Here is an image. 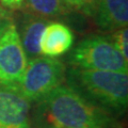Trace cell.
I'll return each instance as SVG.
<instances>
[{"mask_svg": "<svg viewBox=\"0 0 128 128\" xmlns=\"http://www.w3.org/2000/svg\"><path fill=\"white\" fill-rule=\"evenodd\" d=\"M22 9L46 19L62 16L70 10L63 0H25Z\"/></svg>", "mask_w": 128, "mask_h": 128, "instance_id": "10", "label": "cell"}, {"mask_svg": "<svg viewBox=\"0 0 128 128\" xmlns=\"http://www.w3.org/2000/svg\"><path fill=\"white\" fill-rule=\"evenodd\" d=\"M72 67L128 73V60L120 54L109 36L93 35L82 40L68 57Z\"/></svg>", "mask_w": 128, "mask_h": 128, "instance_id": "3", "label": "cell"}, {"mask_svg": "<svg viewBox=\"0 0 128 128\" xmlns=\"http://www.w3.org/2000/svg\"><path fill=\"white\" fill-rule=\"evenodd\" d=\"M25 0H0V4L6 10H22Z\"/></svg>", "mask_w": 128, "mask_h": 128, "instance_id": "14", "label": "cell"}, {"mask_svg": "<svg viewBox=\"0 0 128 128\" xmlns=\"http://www.w3.org/2000/svg\"><path fill=\"white\" fill-rule=\"evenodd\" d=\"M28 61L13 24L0 38V84L17 89Z\"/></svg>", "mask_w": 128, "mask_h": 128, "instance_id": "5", "label": "cell"}, {"mask_svg": "<svg viewBox=\"0 0 128 128\" xmlns=\"http://www.w3.org/2000/svg\"><path fill=\"white\" fill-rule=\"evenodd\" d=\"M48 22L49 20L46 18L40 17L28 12L22 16L17 32L28 60L41 56L40 41L44 28L46 27Z\"/></svg>", "mask_w": 128, "mask_h": 128, "instance_id": "9", "label": "cell"}, {"mask_svg": "<svg viewBox=\"0 0 128 128\" xmlns=\"http://www.w3.org/2000/svg\"><path fill=\"white\" fill-rule=\"evenodd\" d=\"M36 128H45V127H36Z\"/></svg>", "mask_w": 128, "mask_h": 128, "instance_id": "15", "label": "cell"}, {"mask_svg": "<svg viewBox=\"0 0 128 128\" xmlns=\"http://www.w3.org/2000/svg\"><path fill=\"white\" fill-rule=\"evenodd\" d=\"M0 128H31L30 102L19 92L0 84Z\"/></svg>", "mask_w": 128, "mask_h": 128, "instance_id": "6", "label": "cell"}, {"mask_svg": "<svg viewBox=\"0 0 128 128\" xmlns=\"http://www.w3.org/2000/svg\"><path fill=\"white\" fill-rule=\"evenodd\" d=\"M65 80L67 86L86 100L113 116L126 112L128 105L127 73L70 67L66 70Z\"/></svg>", "mask_w": 128, "mask_h": 128, "instance_id": "2", "label": "cell"}, {"mask_svg": "<svg viewBox=\"0 0 128 128\" xmlns=\"http://www.w3.org/2000/svg\"><path fill=\"white\" fill-rule=\"evenodd\" d=\"M70 9L93 16L99 0H63Z\"/></svg>", "mask_w": 128, "mask_h": 128, "instance_id": "12", "label": "cell"}, {"mask_svg": "<svg viewBox=\"0 0 128 128\" xmlns=\"http://www.w3.org/2000/svg\"><path fill=\"white\" fill-rule=\"evenodd\" d=\"M74 44L72 29L59 22H48L40 41L41 54L48 58H56L67 52Z\"/></svg>", "mask_w": 128, "mask_h": 128, "instance_id": "7", "label": "cell"}, {"mask_svg": "<svg viewBox=\"0 0 128 128\" xmlns=\"http://www.w3.org/2000/svg\"><path fill=\"white\" fill-rule=\"evenodd\" d=\"M14 24L13 15L4 8L0 6V38Z\"/></svg>", "mask_w": 128, "mask_h": 128, "instance_id": "13", "label": "cell"}, {"mask_svg": "<svg viewBox=\"0 0 128 128\" xmlns=\"http://www.w3.org/2000/svg\"><path fill=\"white\" fill-rule=\"evenodd\" d=\"M66 67L54 58L36 57L28 61L17 90L29 102H38L65 81Z\"/></svg>", "mask_w": 128, "mask_h": 128, "instance_id": "4", "label": "cell"}, {"mask_svg": "<svg viewBox=\"0 0 128 128\" xmlns=\"http://www.w3.org/2000/svg\"><path fill=\"white\" fill-rule=\"evenodd\" d=\"M93 17L102 31L125 28L128 24V0H99Z\"/></svg>", "mask_w": 128, "mask_h": 128, "instance_id": "8", "label": "cell"}, {"mask_svg": "<svg viewBox=\"0 0 128 128\" xmlns=\"http://www.w3.org/2000/svg\"><path fill=\"white\" fill-rule=\"evenodd\" d=\"M128 30L127 27L125 28H121L115 31H112L110 34V38L112 40V42L115 45V47L118 48V50L120 51L124 58L128 60V41H127V36H128Z\"/></svg>", "mask_w": 128, "mask_h": 128, "instance_id": "11", "label": "cell"}, {"mask_svg": "<svg viewBox=\"0 0 128 128\" xmlns=\"http://www.w3.org/2000/svg\"><path fill=\"white\" fill-rule=\"evenodd\" d=\"M35 111L38 127L45 128H120L115 116L61 84L40 100Z\"/></svg>", "mask_w": 128, "mask_h": 128, "instance_id": "1", "label": "cell"}]
</instances>
